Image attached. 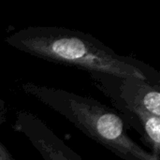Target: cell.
Masks as SVG:
<instances>
[{"instance_id": "1", "label": "cell", "mask_w": 160, "mask_h": 160, "mask_svg": "<svg viewBox=\"0 0 160 160\" xmlns=\"http://www.w3.org/2000/svg\"><path fill=\"white\" fill-rule=\"evenodd\" d=\"M5 42L32 56L118 78L159 82V74L140 60L119 55L107 45L78 30L52 26H29L5 38Z\"/></svg>"}, {"instance_id": "2", "label": "cell", "mask_w": 160, "mask_h": 160, "mask_svg": "<svg viewBox=\"0 0 160 160\" xmlns=\"http://www.w3.org/2000/svg\"><path fill=\"white\" fill-rule=\"evenodd\" d=\"M22 89L121 158L159 160L158 157L145 151L130 139L124 119L115 111L96 99L33 82L22 83Z\"/></svg>"}, {"instance_id": "3", "label": "cell", "mask_w": 160, "mask_h": 160, "mask_svg": "<svg viewBox=\"0 0 160 160\" xmlns=\"http://www.w3.org/2000/svg\"><path fill=\"white\" fill-rule=\"evenodd\" d=\"M94 82L114 104L140 106L160 117L159 85L133 78H118L111 75L92 73Z\"/></svg>"}, {"instance_id": "4", "label": "cell", "mask_w": 160, "mask_h": 160, "mask_svg": "<svg viewBox=\"0 0 160 160\" xmlns=\"http://www.w3.org/2000/svg\"><path fill=\"white\" fill-rule=\"evenodd\" d=\"M13 128L24 135L44 160H82L38 117L29 112H19Z\"/></svg>"}, {"instance_id": "5", "label": "cell", "mask_w": 160, "mask_h": 160, "mask_svg": "<svg viewBox=\"0 0 160 160\" xmlns=\"http://www.w3.org/2000/svg\"><path fill=\"white\" fill-rule=\"evenodd\" d=\"M0 160H14L2 143H0Z\"/></svg>"}]
</instances>
